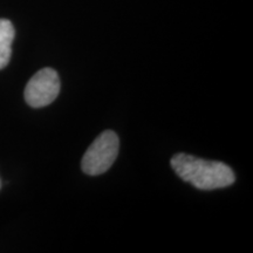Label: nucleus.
<instances>
[{"label":"nucleus","mask_w":253,"mask_h":253,"mask_svg":"<svg viewBox=\"0 0 253 253\" xmlns=\"http://www.w3.org/2000/svg\"><path fill=\"white\" fill-rule=\"evenodd\" d=\"M170 164L179 178L204 191L226 188L236 181L233 170L218 161H208L181 153L173 155Z\"/></svg>","instance_id":"obj_1"},{"label":"nucleus","mask_w":253,"mask_h":253,"mask_svg":"<svg viewBox=\"0 0 253 253\" xmlns=\"http://www.w3.org/2000/svg\"><path fill=\"white\" fill-rule=\"evenodd\" d=\"M119 149L118 134L113 130L103 131L95 138L82 157V171L89 176H99L107 172L118 158Z\"/></svg>","instance_id":"obj_2"},{"label":"nucleus","mask_w":253,"mask_h":253,"mask_svg":"<svg viewBox=\"0 0 253 253\" xmlns=\"http://www.w3.org/2000/svg\"><path fill=\"white\" fill-rule=\"evenodd\" d=\"M60 93V78L53 68L37 72L25 88V100L32 108H42L54 102Z\"/></svg>","instance_id":"obj_3"},{"label":"nucleus","mask_w":253,"mask_h":253,"mask_svg":"<svg viewBox=\"0 0 253 253\" xmlns=\"http://www.w3.org/2000/svg\"><path fill=\"white\" fill-rule=\"evenodd\" d=\"M14 37L15 31L11 21L0 19V69H4L11 60Z\"/></svg>","instance_id":"obj_4"},{"label":"nucleus","mask_w":253,"mask_h":253,"mask_svg":"<svg viewBox=\"0 0 253 253\" xmlns=\"http://www.w3.org/2000/svg\"><path fill=\"white\" fill-rule=\"evenodd\" d=\"M0 189H1V181H0Z\"/></svg>","instance_id":"obj_5"}]
</instances>
